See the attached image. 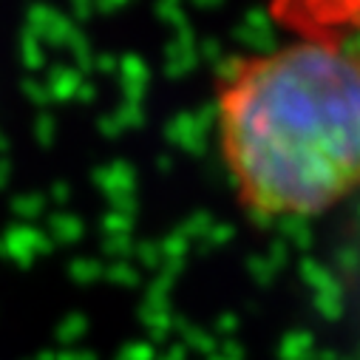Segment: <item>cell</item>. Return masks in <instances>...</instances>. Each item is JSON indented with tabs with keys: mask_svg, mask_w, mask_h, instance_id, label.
Instances as JSON below:
<instances>
[{
	"mask_svg": "<svg viewBox=\"0 0 360 360\" xmlns=\"http://www.w3.org/2000/svg\"><path fill=\"white\" fill-rule=\"evenodd\" d=\"M216 142L238 205L261 221L343 205L360 191V51L292 37L238 60L216 91Z\"/></svg>",
	"mask_w": 360,
	"mask_h": 360,
	"instance_id": "cell-1",
	"label": "cell"
},
{
	"mask_svg": "<svg viewBox=\"0 0 360 360\" xmlns=\"http://www.w3.org/2000/svg\"><path fill=\"white\" fill-rule=\"evenodd\" d=\"M269 15L295 37L360 34V0H269Z\"/></svg>",
	"mask_w": 360,
	"mask_h": 360,
	"instance_id": "cell-2",
	"label": "cell"
}]
</instances>
